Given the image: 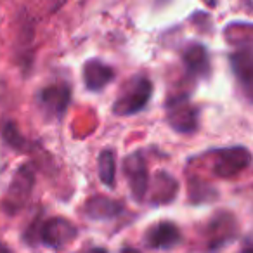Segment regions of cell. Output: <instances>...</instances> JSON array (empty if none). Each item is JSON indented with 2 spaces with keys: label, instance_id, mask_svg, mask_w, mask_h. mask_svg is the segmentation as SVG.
Segmentation results:
<instances>
[{
  "label": "cell",
  "instance_id": "17",
  "mask_svg": "<svg viewBox=\"0 0 253 253\" xmlns=\"http://www.w3.org/2000/svg\"><path fill=\"white\" fill-rule=\"evenodd\" d=\"M0 253H11V250H9L5 245H2V243H0Z\"/></svg>",
  "mask_w": 253,
  "mask_h": 253
},
{
  "label": "cell",
  "instance_id": "11",
  "mask_svg": "<svg viewBox=\"0 0 253 253\" xmlns=\"http://www.w3.org/2000/svg\"><path fill=\"white\" fill-rule=\"evenodd\" d=\"M184 64L186 70L196 78H207L210 75V56L208 50L200 43H193L184 50Z\"/></svg>",
  "mask_w": 253,
  "mask_h": 253
},
{
  "label": "cell",
  "instance_id": "14",
  "mask_svg": "<svg viewBox=\"0 0 253 253\" xmlns=\"http://www.w3.org/2000/svg\"><path fill=\"white\" fill-rule=\"evenodd\" d=\"M115 177H116V156L115 151L104 149L99 155V179L106 187H115Z\"/></svg>",
  "mask_w": 253,
  "mask_h": 253
},
{
  "label": "cell",
  "instance_id": "10",
  "mask_svg": "<svg viewBox=\"0 0 253 253\" xmlns=\"http://www.w3.org/2000/svg\"><path fill=\"white\" fill-rule=\"evenodd\" d=\"M123 211V205L104 196H94L85 203V215L92 220H111Z\"/></svg>",
  "mask_w": 253,
  "mask_h": 253
},
{
  "label": "cell",
  "instance_id": "5",
  "mask_svg": "<svg viewBox=\"0 0 253 253\" xmlns=\"http://www.w3.org/2000/svg\"><path fill=\"white\" fill-rule=\"evenodd\" d=\"M77 227L68 218H47L40 227V241L52 250H61L77 239Z\"/></svg>",
  "mask_w": 253,
  "mask_h": 253
},
{
  "label": "cell",
  "instance_id": "15",
  "mask_svg": "<svg viewBox=\"0 0 253 253\" xmlns=\"http://www.w3.org/2000/svg\"><path fill=\"white\" fill-rule=\"evenodd\" d=\"M158 186L162 187L160 191H155V198L158 203H167V201L173 200V194L175 193H170V186H175V180L172 177H169L167 173H160Z\"/></svg>",
  "mask_w": 253,
  "mask_h": 253
},
{
  "label": "cell",
  "instance_id": "18",
  "mask_svg": "<svg viewBox=\"0 0 253 253\" xmlns=\"http://www.w3.org/2000/svg\"><path fill=\"white\" fill-rule=\"evenodd\" d=\"M90 253H106V252H104V250H92Z\"/></svg>",
  "mask_w": 253,
  "mask_h": 253
},
{
  "label": "cell",
  "instance_id": "13",
  "mask_svg": "<svg viewBox=\"0 0 253 253\" xmlns=\"http://www.w3.org/2000/svg\"><path fill=\"white\" fill-rule=\"evenodd\" d=\"M210 231H211V248H218V246L225 245V243L231 241L236 232L234 218L227 213L218 215L211 222Z\"/></svg>",
  "mask_w": 253,
  "mask_h": 253
},
{
  "label": "cell",
  "instance_id": "2",
  "mask_svg": "<svg viewBox=\"0 0 253 253\" xmlns=\"http://www.w3.org/2000/svg\"><path fill=\"white\" fill-rule=\"evenodd\" d=\"M35 187V169L32 163H25L21 169L16 172L12 182L9 184L7 194L4 200V208L7 213H16L26 203Z\"/></svg>",
  "mask_w": 253,
  "mask_h": 253
},
{
  "label": "cell",
  "instance_id": "7",
  "mask_svg": "<svg viewBox=\"0 0 253 253\" xmlns=\"http://www.w3.org/2000/svg\"><path fill=\"white\" fill-rule=\"evenodd\" d=\"M182 236L177 225L172 222H160L155 224L146 232V245L155 250H170L175 245H179Z\"/></svg>",
  "mask_w": 253,
  "mask_h": 253
},
{
  "label": "cell",
  "instance_id": "19",
  "mask_svg": "<svg viewBox=\"0 0 253 253\" xmlns=\"http://www.w3.org/2000/svg\"><path fill=\"white\" fill-rule=\"evenodd\" d=\"M243 253H252V250H250V248H245V252H243Z\"/></svg>",
  "mask_w": 253,
  "mask_h": 253
},
{
  "label": "cell",
  "instance_id": "16",
  "mask_svg": "<svg viewBox=\"0 0 253 253\" xmlns=\"http://www.w3.org/2000/svg\"><path fill=\"white\" fill-rule=\"evenodd\" d=\"M4 139H5V142H7L9 146H12L14 149H25L26 141L23 139V135L19 134V130H18V126H16L12 122L5 123V126H4Z\"/></svg>",
  "mask_w": 253,
  "mask_h": 253
},
{
  "label": "cell",
  "instance_id": "1",
  "mask_svg": "<svg viewBox=\"0 0 253 253\" xmlns=\"http://www.w3.org/2000/svg\"><path fill=\"white\" fill-rule=\"evenodd\" d=\"M153 95V82L144 75L130 78L126 82L123 90L120 92L118 99L113 104V111L120 116L135 115L148 106Z\"/></svg>",
  "mask_w": 253,
  "mask_h": 253
},
{
  "label": "cell",
  "instance_id": "12",
  "mask_svg": "<svg viewBox=\"0 0 253 253\" xmlns=\"http://www.w3.org/2000/svg\"><path fill=\"white\" fill-rule=\"evenodd\" d=\"M231 64L234 70L236 77L246 88V92L252 88L253 80V54H252V43H245L238 52L231 54Z\"/></svg>",
  "mask_w": 253,
  "mask_h": 253
},
{
  "label": "cell",
  "instance_id": "9",
  "mask_svg": "<svg viewBox=\"0 0 253 253\" xmlns=\"http://www.w3.org/2000/svg\"><path fill=\"white\" fill-rule=\"evenodd\" d=\"M115 78V70L99 59H90L84 66V84L90 92H99Z\"/></svg>",
  "mask_w": 253,
  "mask_h": 253
},
{
  "label": "cell",
  "instance_id": "3",
  "mask_svg": "<svg viewBox=\"0 0 253 253\" xmlns=\"http://www.w3.org/2000/svg\"><path fill=\"white\" fill-rule=\"evenodd\" d=\"M252 163V155L243 146H234V148H225L215 153L211 172L213 175L220 179H232L245 172Z\"/></svg>",
  "mask_w": 253,
  "mask_h": 253
},
{
  "label": "cell",
  "instance_id": "6",
  "mask_svg": "<svg viewBox=\"0 0 253 253\" xmlns=\"http://www.w3.org/2000/svg\"><path fill=\"white\" fill-rule=\"evenodd\" d=\"M123 170H125V175L128 179L132 196L137 201H142L149 187V175L144 155L139 151L128 155L125 158V162H123Z\"/></svg>",
  "mask_w": 253,
  "mask_h": 253
},
{
  "label": "cell",
  "instance_id": "4",
  "mask_svg": "<svg viewBox=\"0 0 253 253\" xmlns=\"http://www.w3.org/2000/svg\"><path fill=\"white\" fill-rule=\"evenodd\" d=\"M167 120L179 134H193L198 128V109L191 104L187 95L172 97L167 102Z\"/></svg>",
  "mask_w": 253,
  "mask_h": 253
},
{
  "label": "cell",
  "instance_id": "8",
  "mask_svg": "<svg viewBox=\"0 0 253 253\" xmlns=\"http://www.w3.org/2000/svg\"><path fill=\"white\" fill-rule=\"evenodd\" d=\"M71 92L64 85H50L45 87L39 95V102L43 108L47 115L61 116L66 111L68 104H70Z\"/></svg>",
  "mask_w": 253,
  "mask_h": 253
}]
</instances>
